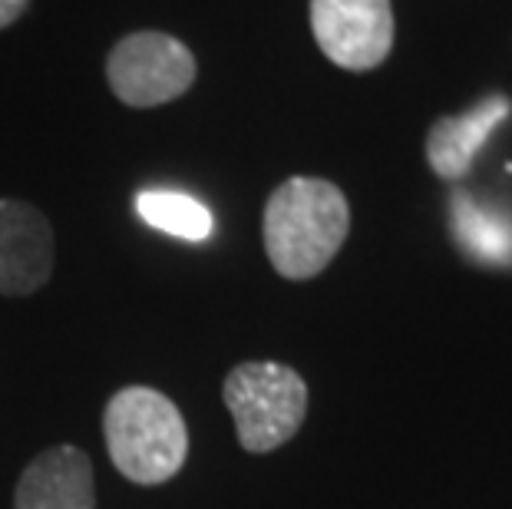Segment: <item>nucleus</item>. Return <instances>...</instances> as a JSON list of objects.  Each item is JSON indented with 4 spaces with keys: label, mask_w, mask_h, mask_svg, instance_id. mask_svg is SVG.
<instances>
[{
    "label": "nucleus",
    "mask_w": 512,
    "mask_h": 509,
    "mask_svg": "<svg viewBox=\"0 0 512 509\" xmlns=\"http://www.w3.org/2000/svg\"><path fill=\"white\" fill-rule=\"evenodd\" d=\"M450 232L466 258L486 268H512V212L476 199L473 192H453Z\"/></svg>",
    "instance_id": "nucleus-9"
},
{
    "label": "nucleus",
    "mask_w": 512,
    "mask_h": 509,
    "mask_svg": "<svg viewBox=\"0 0 512 509\" xmlns=\"http://www.w3.org/2000/svg\"><path fill=\"white\" fill-rule=\"evenodd\" d=\"M512 113V100L506 93H493L486 100L473 103L466 113L440 116L427 133V162L446 182H460L470 176L479 149L489 143V136L506 123Z\"/></svg>",
    "instance_id": "nucleus-7"
},
{
    "label": "nucleus",
    "mask_w": 512,
    "mask_h": 509,
    "mask_svg": "<svg viewBox=\"0 0 512 509\" xmlns=\"http://www.w3.org/2000/svg\"><path fill=\"white\" fill-rule=\"evenodd\" d=\"M265 252L288 281H308L334 262L351 232V205L328 179L294 176L265 205Z\"/></svg>",
    "instance_id": "nucleus-1"
},
{
    "label": "nucleus",
    "mask_w": 512,
    "mask_h": 509,
    "mask_svg": "<svg viewBox=\"0 0 512 509\" xmlns=\"http://www.w3.org/2000/svg\"><path fill=\"white\" fill-rule=\"evenodd\" d=\"M238 440L248 453H268L288 443L308 414V384L294 367L248 361L228 371L222 387Z\"/></svg>",
    "instance_id": "nucleus-3"
},
{
    "label": "nucleus",
    "mask_w": 512,
    "mask_h": 509,
    "mask_svg": "<svg viewBox=\"0 0 512 509\" xmlns=\"http://www.w3.org/2000/svg\"><path fill=\"white\" fill-rule=\"evenodd\" d=\"M27 7H30V0H0V30L14 24Z\"/></svg>",
    "instance_id": "nucleus-11"
},
{
    "label": "nucleus",
    "mask_w": 512,
    "mask_h": 509,
    "mask_svg": "<svg viewBox=\"0 0 512 509\" xmlns=\"http://www.w3.org/2000/svg\"><path fill=\"white\" fill-rule=\"evenodd\" d=\"M110 460L129 483L156 486L172 480L189 453V430L172 400L156 387H123L103 414Z\"/></svg>",
    "instance_id": "nucleus-2"
},
{
    "label": "nucleus",
    "mask_w": 512,
    "mask_h": 509,
    "mask_svg": "<svg viewBox=\"0 0 512 509\" xmlns=\"http://www.w3.org/2000/svg\"><path fill=\"white\" fill-rule=\"evenodd\" d=\"M53 272L47 215L17 199H0V295H30Z\"/></svg>",
    "instance_id": "nucleus-6"
},
{
    "label": "nucleus",
    "mask_w": 512,
    "mask_h": 509,
    "mask_svg": "<svg viewBox=\"0 0 512 509\" xmlns=\"http://www.w3.org/2000/svg\"><path fill=\"white\" fill-rule=\"evenodd\" d=\"M93 463L76 447H53L20 473L14 509H93Z\"/></svg>",
    "instance_id": "nucleus-8"
},
{
    "label": "nucleus",
    "mask_w": 512,
    "mask_h": 509,
    "mask_svg": "<svg viewBox=\"0 0 512 509\" xmlns=\"http://www.w3.org/2000/svg\"><path fill=\"white\" fill-rule=\"evenodd\" d=\"M139 219L152 229L185 238V242H205L215 232V219L209 205H202L189 192H172V189H146L136 196Z\"/></svg>",
    "instance_id": "nucleus-10"
},
{
    "label": "nucleus",
    "mask_w": 512,
    "mask_h": 509,
    "mask_svg": "<svg viewBox=\"0 0 512 509\" xmlns=\"http://www.w3.org/2000/svg\"><path fill=\"white\" fill-rule=\"evenodd\" d=\"M106 80L126 106L149 110L189 93L195 83V57L176 37L139 30L113 47L106 60Z\"/></svg>",
    "instance_id": "nucleus-4"
},
{
    "label": "nucleus",
    "mask_w": 512,
    "mask_h": 509,
    "mask_svg": "<svg viewBox=\"0 0 512 509\" xmlns=\"http://www.w3.org/2000/svg\"><path fill=\"white\" fill-rule=\"evenodd\" d=\"M311 34L341 70H377L394 50L390 0H311Z\"/></svg>",
    "instance_id": "nucleus-5"
}]
</instances>
